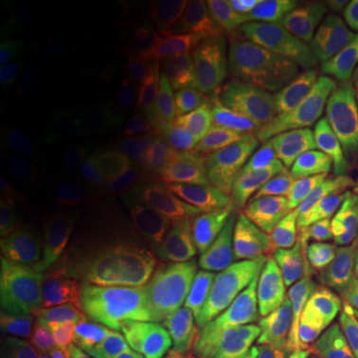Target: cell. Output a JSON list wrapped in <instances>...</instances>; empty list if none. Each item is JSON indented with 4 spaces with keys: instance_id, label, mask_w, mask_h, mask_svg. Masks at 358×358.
Returning <instances> with one entry per match:
<instances>
[{
    "instance_id": "6da1fadb",
    "label": "cell",
    "mask_w": 358,
    "mask_h": 358,
    "mask_svg": "<svg viewBox=\"0 0 358 358\" xmlns=\"http://www.w3.org/2000/svg\"><path fill=\"white\" fill-rule=\"evenodd\" d=\"M152 225L169 271L209 267L243 251L223 217L221 205L167 211L152 217Z\"/></svg>"
},
{
    "instance_id": "7a4b0ae2",
    "label": "cell",
    "mask_w": 358,
    "mask_h": 358,
    "mask_svg": "<svg viewBox=\"0 0 358 358\" xmlns=\"http://www.w3.org/2000/svg\"><path fill=\"white\" fill-rule=\"evenodd\" d=\"M322 78L324 74L310 62L305 48L282 46L263 62L251 88L245 92L243 106L255 114H307Z\"/></svg>"
},
{
    "instance_id": "3957f363",
    "label": "cell",
    "mask_w": 358,
    "mask_h": 358,
    "mask_svg": "<svg viewBox=\"0 0 358 358\" xmlns=\"http://www.w3.org/2000/svg\"><path fill=\"white\" fill-rule=\"evenodd\" d=\"M294 235L307 247L319 268L329 263L338 251H343L352 237V215L346 179L327 145L320 148L319 183L313 203L305 223Z\"/></svg>"
},
{
    "instance_id": "277c9868",
    "label": "cell",
    "mask_w": 358,
    "mask_h": 358,
    "mask_svg": "<svg viewBox=\"0 0 358 358\" xmlns=\"http://www.w3.org/2000/svg\"><path fill=\"white\" fill-rule=\"evenodd\" d=\"M185 313L207 358L237 357L267 329V322L237 299L195 296L185 303Z\"/></svg>"
},
{
    "instance_id": "5b68a950",
    "label": "cell",
    "mask_w": 358,
    "mask_h": 358,
    "mask_svg": "<svg viewBox=\"0 0 358 358\" xmlns=\"http://www.w3.org/2000/svg\"><path fill=\"white\" fill-rule=\"evenodd\" d=\"M167 271L166 255L155 237L152 219H131L115 225L103 237L92 281L96 287H108Z\"/></svg>"
},
{
    "instance_id": "8992f818",
    "label": "cell",
    "mask_w": 358,
    "mask_h": 358,
    "mask_svg": "<svg viewBox=\"0 0 358 358\" xmlns=\"http://www.w3.org/2000/svg\"><path fill=\"white\" fill-rule=\"evenodd\" d=\"M296 28L320 74L343 72L346 54L358 42V0L305 2L296 10Z\"/></svg>"
},
{
    "instance_id": "52a82bcc",
    "label": "cell",
    "mask_w": 358,
    "mask_h": 358,
    "mask_svg": "<svg viewBox=\"0 0 358 358\" xmlns=\"http://www.w3.org/2000/svg\"><path fill=\"white\" fill-rule=\"evenodd\" d=\"M352 307L355 301L343 296L324 279L320 268H315L294 315L293 327L285 336L294 348L296 358H317L320 346Z\"/></svg>"
},
{
    "instance_id": "ba28073f",
    "label": "cell",
    "mask_w": 358,
    "mask_h": 358,
    "mask_svg": "<svg viewBox=\"0 0 358 358\" xmlns=\"http://www.w3.org/2000/svg\"><path fill=\"white\" fill-rule=\"evenodd\" d=\"M277 173H279L277 169H273L259 157L249 154L235 179L229 205L227 207L221 205L223 217L241 247L253 239L257 231L263 229L265 225H271L273 209H275Z\"/></svg>"
},
{
    "instance_id": "9c48e42d",
    "label": "cell",
    "mask_w": 358,
    "mask_h": 358,
    "mask_svg": "<svg viewBox=\"0 0 358 358\" xmlns=\"http://www.w3.org/2000/svg\"><path fill=\"white\" fill-rule=\"evenodd\" d=\"M315 267L293 268L247 279L237 287V301L287 336Z\"/></svg>"
},
{
    "instance_id": "30bf717a",
    "label": "cell",
    "mask_w": 358,
    "mask_h": 358,
    "mask_svg": "<svg viewBox=\"0 0 358 358\" xmlns=\"http://www.w3.org/2000/svg\"><path fill=\"white\" fill-rule=\"evenodd\" d=\"M322 126L308 114H255L251 128V154L281 171L301 154L307 143L320 140Z\"/></svg>"
},
{
    "instance_id": "8fae6325",
    "label": "cell",
    "mask_w": 358,
    "mask_h": 358,
    "mask_svg": "<svg viewBox=\"0 0 358 358\" xmlns=\"http://www.w3.org/2000/svg\"><path fill=\"white\" fill-rule=\"evenodd\" d=\"M320 148V140H313L289 166L277 173L271 225H282L296 233L305 223L319 183Z\"/></svg>"
},
{
    "instance_id": "7c38bea8",
    "label": "cell",
    "mask_w": 358,
    "mask_h": 358,
    "mask_svg": "<svg viewBox=\"0 0 358 358\" xmlns=\"http://www.w3.org/2000/svg\"><path fill=\"white\" fill-rule=\"evenodd\" d=\"M185 287L179 285H155L148 287L129 299L126 307V336L128 343L140 352H152L159 348V341L183 308Z\"/></svg>"
},
{
    "instance_id": "4fadbf2b",
    "label": "cell",
    "mask_w": 358,
    "mask_h": 358,
    "mask_svg": "<svg viewBox=\"0 0 358 358\" xmlns=\"http://www.w3.org/2000/svg\"><path fill=\"white\" fill-rule=\"evenodd\" d=\"M6 271L10 289L24 301H30L44 310H50L60 319H84L82 310L76 305L74 296L66 289L62 279L56 273H52L46 265L30 257L18 255L8 259Z\"/></svg>"
},
{
    "instance_id": "5bb4252c",
    "label": "cell",
    "mask_w": 358,
    "mask_h": 358,
    "mask_svg": "<svg viewBox=\"0 0 358 358\" xmlns=\"http://www.w3.org/2000/svg\"><path fill=\"white\" fill-rule=\"evenodd\" d=\"M13 334L28 358H74L70 329L50 310L20 308L13 319Z\"/></svg>"
},
{
    "instance_id": "9a60e30c",
    "label": "cell",
    "mask_w": 358,
    "mask_h": 358,
    "mask_svg": "<svg viewBox=\"0 0 358 358\" xmlns=\"http://www.w3.org/2000/svg\"><path fill=\"white\" fill-rule=\"evenodd\" d=\"M70 6L58 4L30 18L4 56V74H16V70L30 62H38L42 54L58 46L70 24Z\"/></svg>"
},
{
    "instance_id": "2e32d148",
    "label": "cell",
    "mask_w": 358,
    "mask_h": 358,
    "mask_svg": "<svg viewBox=\"0 0 358 358\" xmlns=\"http://www.w3.org/2000/svg\"><path fill=\"white\" fill-rule=\"evenodd\" d=\"M303 267L319 268V265L293 231L282 225H268L251 247L243 271L247 275L261 277L273 275L275 271L282 273Z\"/></svg>"
},
{
    "instance_id": "e0dca14e",
    "label": "cell",
    "mask_w": 358,
    "mask_h": 358,
    "mask_svg": "<svg viewBox=\"0 0 358 358\" xmlns=\"http://www.w3.org/2000/svg\"><path fill=\"white\" fill-rule=\"evenodd\" d=\"M48 131L44 117H30L13 128L2 129L0 136V166L10 178L26 173L38 157L40 143Z\"/></svg>"
},
{
    "instance_id": "ac0fdd59",
    "label": "cell",
    "mask_w": 358,
    "mask_h": 358,
    "mask_svg": "<svg viewBox=\"0 0 358 358\" xmlns=\"http://www.w3.org/2000/svg\"><path fill=\"white\" fill-rule=\"evenodd\" d=\"M80 159H82V145L76 134L72 131L58 134L42 155L40 169L34 179V187L38 192L62 189L76 178Z\"/></svg>"
},
{
    "instance_id": "d6986e66",
    "label": "cell",
    "mask_w": 358,
    "mask_h": 358,
    "mask_svg": "<svg viewBox=\"0 0 358 358\" xmlns=\"http://www.w3.org/2000/svg\"><path fill=\"white\" fill-rule=\"evenodd\" d=\"M48 84L40 78H14L0 88V128L8 129L38 114Z\"/></svg>"
},
{
    "instance_id": "ffe728a7",
    "label": "cell",
    "mask_w": 358,
    "mask_h": 358,
    "mask_svg": "<svg viewBox=\"0 0 358 358\" xmlns=\"http://www.w3.org/2000/svg\"><path fill=\"white\" fill-rule=\"evenodd\" d=\"M322 145L333 152L348 181H358V110L334 115L322 124Z\"/></svg>"
},
{
    "instance_id": "44dd1931",
    "label": "cell",
    "mask_w": 358,
    "mask_h": 358,
    "mask_svg": "<svg viewBox=\"0 0 358 358\" xmlns=\"http://www.w3.org/2000/svg\"><path fill=\"white\" fill-rule=\"evenodd\" d=\"M140 102L141 96L136 90L110 86V88L92 90L88 94H84L74 102V108L82 115L103 117V115L122 114V112L134 110L140 106Z\"/></svg>"
},
{
    "instance_id": "7402d4cb",
    "label": "cell",
    "mask_w": 358,
    "mask_h": 358,
    "mask_svg": "<svg viewBox=\"0 0 358 358\" xmlns=\"http://www.w3.org/2000/svg\"><path fill=\"white\" fill-rule=\"evenodd\" d=\"M159 350L166 355V358H207L193 336L185 305L176 315V319L169 322V327L159 341Z\"/></svg>"
},
{
    "instance_id": "603a6c76",
    "label": "cell",
    "mask_w": 358,
    "mask_h": 358,
    "mask_svg": "<svg viewBox=\"0 0 358 358\" xmlns=\"http://www.w3.org/2000/svg\"><path fill=\"white\" fill-rule=\"evenodd\" d=\"M324 279L333 285L338 293L358 303V253L345 247L320 267Z\"/></svg>"
},
{
    "instance_id": "cb8c5ba5",
    "label": "cell",
    "mask_w": 358,
    "mask_h": 358,
    "mask_svg": "<svg viewBox=\"0 0 358 358\" xmlns=\"http://www.w3.org/2000/svg\"><path fill=\"white\" fill-rule=\"evenodd\" d=\"M317 358H358V303L320 346Z\"/></svg>"
},
{
    "instance_id": "d4e9b609",
    "label": "cell",
    "mask_w": 358,
    "mask_h": 358,
    "mask_svg": "<svg viewBox=\"0 0 358 358\" xmlns=\"http://www.w3.org/2000/svg\"><path fill=\"white\" fill-rule=\"evenodd\" d=\"M233 358H296V355L291 343L285 338V334L267 324V329L253 345Z\"/></svg>"
},
{
    "instance_id": "484cf974",
    "label": "cell",
    "mask_w": 358,
    "mask_h": 358,
    "mask_svg": "<svg viewBox=\"0 0 358 358\" xmlns=\"http://www.w3.org/2000/svg\"><path fill=\"white\" fill-rule=\"evenodd\" d=\"M334 78V82L338 84V88L345 96L346 103L350 108V112H357L358 110V68L355 70H343V72H336L331 74Z\"/></svg>"
},
{
    "instance_id": "4316f807",
    "label": "cell",
    "mask_w": 358,
    "mask_h": 358,
    "mask_svg": "<svg viewBox=\"0 0 358 358\" xmlns=\"http://www.w3.org/2000/svg\"><path fill=\"white\" fill-rule=\"evenodd\" d=\"M348 199H350V215H352V235L358 233V181L350 185L348 189Z\"/></svg>"
},
{
    "instance_id": "83f0119b",
    "label": "cell",
    "mask_w": 358,
    "mask_h": 358,
    "mask_svg": "<svg viewBox=\"0 0 358 358\" xmlns=\"http://www.w3.org/2000/svg\"><path fill=\"white\" fill-rule=\"evenodd\" d=\"M358 68V42L352 46V50L346 54L345 58V70H355Z\"/></svg>"
},
{
    "instance_id": "f1b7e54d",
    "label": "cell",
    "mask_w": 358,
    "mask_h": 358,
    "mask_svg": "<svg viewBox=\"0 0 358 358\" xmlns=\"http://www.w3.org/2000/svg\"><path fill=\"white\" fill-rule=\"evenodd\" d=\"M346 247H348V249H352V251H357V253H358V233H357V235H352V237H350V241H348V245H346Z\"/></svg>"
},
{
    "instance_id": "f546056e",
    "label": "cell",
    "mask_w": 358,
    "mask_h": 358,
    "mask_svg": "<svg viewBox=\"0 0 358 358\" xmlns=\"http://www.w3.org/2000/svg\"><path fill=\"white\" fill-rule=\"evenodd\" d=\"M0 358H13V357H10V355L6 352V348L2 346V350H0Z\"/></svg>"
}]
</instances>
